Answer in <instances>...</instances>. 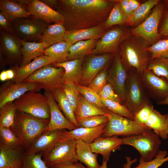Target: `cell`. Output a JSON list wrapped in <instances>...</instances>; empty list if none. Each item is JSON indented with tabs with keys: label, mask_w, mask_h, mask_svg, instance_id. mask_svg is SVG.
<instances>
[{
	"label": "cell",
	"mask_w": 168,
	"mask_h": 168,
	"mask_svg": "<svg viewBox=\"0 0 168 168\" xmlns=\"http://www.w3.org/2000/svg\"><path fill=\"white\" fill-rule=\"evenodd\" d=\"M114 0H58L55 8L64 18L66 30L92 27L104 24Z\"/></svg>",
	"instance_id": "obj_1"
},
{
	"label": "cell",
	"mask_w": 168,
	"mask_h": 168,
	"mask_svg": "<svg viewBox=\"0 0 168 168\" xmlns=\"http://www.w3.org/2000/svg\"><path fill=\"white\" fill-rule=\"evenodd\" d=\"M150 45L143 38L131 34L121 43L118 52L127 71L134 68L140 73L147 68L150 56L146 49Z\"/></svg>",
	"instance_id": "obj_2"
},
{
	"label": "cell",
	"mask_w": 168,
	"mask_h": 168,
	"mask_svg": "<svg viewBox=\"0 0 168 168\" xmlns=\"http://www.w3.org/2000/svg\"><path fill=\"white\" fill-rule=\"evenodd\" d=\"M49 120L16 112L14 122L10 129L19 139L21 145L26 149L35 138L46 129Z\"/></svg>",
	"instance_id": "obj_3"
},
{
	"label": "cell",
	"mask_w": 168,
	"mask_h": 168,
	"mask_svg": "<svg viewBox=\"0 0 168 168\" xmlns=\"http://www.w3.org/2000/svg\"><path fill=\"white\" fill-rule=\"evenodd\" d=\"M108 121L105 131L101 136L109 137L114 136L127 137L140 134L152 130L145 125L114 114L104 108Z\"/></svg>",
	"instance_id": "obj_4"
},
{
	"label": "cell",
	"mask_w": 168,
	"mask_h": 168,
	"mask_svg": "<svg viewBox=\"0 0 168 168\" xmlns=\"http://www.w3.org/2000/svg\"><path fill=\"white\" fill-rule=\"evenodd\" d=\"M127 71L123 104L133 115L144 105L148 102L139 73L134 68L130 69Z\"/></svg>",
	"instance_id": "obj_5"
},
{
	"label": "cell",
	"mask_w": 168,
	"mask_h": 168,
	"mask_svg": "<svg viewBox=\"0 0 168 168\" xmlns=\"http://www.w3.org/2000/svg\"><path fill=\"white\" fill-rule=\"evenodd\" d=\"M16 111L50 120V113L46 96L38 92L29 91L15 100Z\"/></svg>",
	"instance_id": "obj_6"
},
{
	"label": "cell",
	"mask_w": 168,
	"mask_h": 168,
	"mask_svg": "<svg viewBox=\"0 0 168 168\" xmlns=\"http://www.w3.org/2000/svg\"><path fill=\"white\" fill-rule=\"evenodd\" d=\"M77 141L66 137L43 154V159L50 168L78 161Z\"/></svg>",
	"instance_id": "obj_7"
},
{
	"label": "cell",
	"mask_w": 168,
	"mask_h": 168,
	"mask_svg": "<svg viewBox=\"0 0 168 168\" xmlns=\"http://www.w3.org/2000/svg\"><path fill=\"white\" fill-rule=\"evenodd\" d=\"M161 144L159 136L152 130L122 138V145H129L134 147L140 154L141 157L147 162L156 156Z\"/></svg>",
	"instance_id": "obj_8"
},
{
	"label": "cell",
	"mask_w": 168,
	"mask_h": 168,
	"mask_svg": "<svg viewBox=\"0 0 168 168\" xmlns=\"http://www.w3.org/2000/svg\"><path fill=\"white\" fill-rule=\"evenodd\" d=\"M164 6V0H160L143 22L130 29L131 34L143 38L151 45L160 40L158 29Z\"/></svg>",
	"instance_id": "obj_9"
},
{
	"label": "cell",
	"mask_w": 168,
	"mask_h": 168,
	"mask_svg": "<svg viewBox=\"0 0 168 168\" xmlns=\"http://www.w3.org/2000/svg\"><path fill=\"white\" fill-rule=\"evenodd\" d=\"M64 72L62 67L57 68L48 65L37 70L23 82L37 84L45 91L51 93L62 88V77Z\"/></svg>",
	"instance_id": "obj_10"
},
{
	"label": "cell",
	"mask_w": 168,
	"mask_h": 168,
	"mask_svg": "<svg viewBox=\"0 0 168 168\" xmlns=\"http://www.w3.org/2000/svg\"><path fill=\"white\" fill-rule=\"evenodd\" d=\"M15 34L21 40L27 42H40L49 25L33 16L21 17L12 22Z\"/></svg>",
	"instance_id": "obj_11"
},
{
	"label": "cell",
	"mask_w": 168,
	"mask_h": 168,
	"mask_svg": "<svg viewBox=\"0 0 168 168\" xmlns=\"http://www.w3.org/2000/svg\"><path fill=\"white\" fill-rule=\"evenodd\" d=\"M130 31L126 26L109 29L98 40L91 54L118 52L121 43L131 35Z\"/></svg>",
	"instance_id": "obj_12"
},
{
	"label": "cell",
	"mask_w": 168,
	"mask_h": 168,
	"mask_svg": "<svg viewBox=\"0 0 168 168\" xmlns=\"http://www.w3.org/2000/svg\"><path fill=\"white\" fill-rule=\"evenodd\" d=\"M91 54L92 55L88 57L82 64V75L80 83L85 86H88L100 72L108 68L115 55V54L110 53L98 55Z\"/></svg>",
	"instance_id": "obj_13"
},
{
	"label": "cell",
	"mask_w": 168,
	"mask_h": 168,
	"mask_svg": "<svg viewBox=\"0 0 168 168\" xmlns=\"http://www.w3.org/2000/svg\"><path fill=\"white\" fill-rule=\"evenodd\" d=\"M41 89L37 84L23 82L16 83L12 81L4 83L0 88V108L13 102L29 91L38 92Z\"/></svg>",
	"instance_id": "obj_14"
},
{
	"label": "cell",
	"mask_w": 168,
	"mask_h": 168,
	"mask_svg": "<svg viewBox=\"0 0 168 168\" xmlns=\"http://www.w3.org/2000/svg\"><path fill=\"white\" fill-rule=\"evenodd\" d=\"M66 130L44 131L33 141L25 153L28 155L43 154L66 137Z\"/></svg>",
	"instance_id": "obj_15"
},
{
	"label": "cell",
	"mask_w": 168,
	"mask_h": 168,
	"mask_svg": "<svg viewBox=\"0 0 168 168\" xmlns=\"http://www.w3.org/2000/svg\"><path fill=\"white\" fill-rule=\"evenodd\" d=\"M31 16L50 23H63L64 18L59 12L52 9L39 0H21Z\"/></svg>",
	"instance_id": "obj_16"
},
{
	"label": "cell",
	"mask_w": 168,
	"mask_h": 168,
	"mask_svg": "<svg viewBox=\"0 0 168 168\" xmlns=\"http://www.w3.org/2000/svg\"><path fill=\"white\" fill-rule=\"evenodd\" d=\"M128 71L122 62L119 53L115 54L112 65L108 73V82L123 103L125 99V85Z\"/></svg>",
	"instance_id": "obj_17"
},
{
	"label": "cell",
	"mask_w": 168,
	"mask_h": 168,
	"mask_svg": "<svg viewBox=\"0 0 168 168\" xmlns=\"http://www.w3.org/2000/svg\"><path fill=\"white\" fill-rule=\"evenodd\" d=\"M0 52L7 61L15 63L22 61V43L15 35L0 30Z\"/></svg>",
	"instance_id": "obj_18"
},
{
	"label": "cell",
	"mask_w": 168,
	"mask_h": 168,
	"mask_svg": "<svg viewBox=\"0 0 168 168\" xmlns=\"http://www.w3.org/2000/svg\"><path fill=\"white\" fill-rule=\"evenodd\" d=\"M139 74L145 90L151 95L162 99V100L168 96V82L166 80L147 68Z\"/></svg>",
	"instance_id": "obj_19"
},
{
	"label": "cell",
	"mask_w": 168,
	"mask_h": 168,
	"mask_svg": "<svg viewBox=\"0 0 168 168\" xmlns=\"http://www.w3.org/2000/svg\"><path fill=\"white\" fill-rule=\"evenodd\" d=\"M49 107L50 117L45 130L68 129L72 130L77 128L63 115L50 92L45 91Z\"/></svg>",
	"instance_id": "obj_20"
},
{
	"label": "cell",
	"mask_w": 168,
	"mask_h": 168,
	"mask_svg": "<svg viewBox=\"0 0 168 168\" xmlns=\"http://www.w3.org/2000/svg\"><path fill=\"white\" fill-rule=\"evenodd\" d=\"M109 29L107 28L104 23L90 28L66 30L63 36L64 41L72 44L82 40H99Z\"/></svg>",
	"instance_id": "obj_21"
},
{
	"label": "cell",
	"mask_w": 168,
	"mask_h": 168,
	"mask_svg": "<svg viewBox=\"0 0 168 168\" xmlns=\"http://www.w3.org/2000/svg\"><path fill=\"white\" fill-rule=\"evenodd\" d=\"M122 142V138L117 136L105 138L100 136L90 145L93 152L101 154L103 160L108 161L112 152L120 149Z\"/></svg>",
	"instance_id": "obj_22"
},
{
	"label": "cell",
	"mask_w": 168,
	"mask_h": 168,
	"mask_svg": "<svg viewBox=\"0 0 168 168\" xmlns=\"http://www.w3.org/2000/svg\"><path fill=\"white\" fill-rule=\"evenodd\" d=\"M21 146L13 148L0 144V168H22L25 152Z\"/></svg>",
	"instance_id": "obj_23"
},
{
	"label": "cell",
	"mask_w": 168,
	"mask_h": 168,
	"mask_svg": "<svg viewBox=\"0 0 168 168\" xmlns=\"http://www.w3.org/2000/svg\"><path fill=\"white\" fill-rule=\"evenodd\" d=\"M55 63V61L51 57L44 55H42L25 66L16 67L14 69L15 76L12 81L16 83H21L40 68Z\"/></svg>",
	"instance_id": "obj_24"
},
{
	"label": "cell",
	"mask_w": 168,
	"mask_h": 168,
	"mask_svg": "<svg viewBox=\"0 0 168 168\" xmlns=\"http://www.w3.org/2000/svg\"><path fill=\"white\" fill-rule=\"evenodd\" d=\"M107 123L95 128L78 127L69 131L66 130L65 133L67 137L70 138L76 141L81 140L90 144L104 133Z\"/></svg>",
	"instance_id": "obj_25"
},
{
	"label": "cell",
	"mask_w": 168,
	"mask_h": 168,
	"mask_svg": "<svg viewBox=\"0 0 168 168\" xmlns=\"http://www.w3.org/2000/svg\"><path fill=\"white\" fill-rule=\"evenodd\" d=\"M83 61L84 58H81L54 64L56 67H62L64 69V72L62 77L63 83L69 81L75 85L80 83Z\"/></svg>",
	"instance_id": "obj_26"
},
{
	"label": "cell",
	"mask_w": 168,
	"mask_h": 168,
	"mask_svg": "<svg viewBox=\"0 0 168 168\" xmlns=\"http://www.w3.org/2000/svg\"><path fill=\"white\" fill-rule=\"evenodd\" d=\"M0 10L12 22L19 18L28 17L31 16L26 6L17 0H0Z\"/></svg>",
	"instance_id": "obj_27"
},
{
	"label": "cell",
	"mask_w": 168,
	"mask_h": 168,
	"mask_svg": "<svg viewBox=\"0 0 168 168\" xmlns=\"http://www.w3.org/2000/svg\"><path fill=\"white\" fill-rule=\"evenodd\" d=\"M145 125L163 139L168 138V113L162 114L154 109Z\"/></svg>",
	"instance_id": "obj_28"
},
{
	"label": "cell",
	"mask_w": 168,
	"mask_h": 168,
	"mask_svg": "<svg viewBox=\"0 0 168 168\" xmlns=\"http://www.w3.org/2000/svg\"><path fill=\"white\" fill-rule=\"evenodd\" d=\"M76 154L78 161L88 168H100L97 160L98 154L92 152L90 144L81 140L77 141Z\"/></svg>",
	"instance_id": "obj_29"
},
{
	"label": "cell",
	"mask_w": 168,
	"mask_h": 168,
	"mask_svg": "<svg viewBox=\"0 0 168 168\" xmlns=\"http://www.w3.org/2000/svg\"><path fill=\"white\" fill-rule=\"evenodd\" d=\"M21 41L22 45L21 50L22 59L20 67L29 63L32 60L42 55L44 50L47 48L44 42H30Z\"/></svg>",
	"instance_id": "obj_30"
},
{
	"label": "cell",
	"mask_w": 168,
	"mask_h": 168,
	"mask_svg": "<svg viewBox=\"0 0 168 168\" xmlns=\"http://www.w3.org/2000/svg\"><path fill=\"white\" fill-rule=\"evenodd\" d=\"M99 40H90L78 41L72 44L67 61L84 58L91 54Z\"/></svg>",
	"instance_id": "obj_31"
},
{
	"label": "cell",
	"mask_w": 168,
	"mask_h": 168,
	"mask_svg": "<svg viewBox=\"0 0 168 168\" xmlns=\"http://www.w3.org/2000/svg\"><path fill=\"white\" fill-rule=\"evenodd\" d=\"M66 31L63 23L49 25L40 42H44L47 48L53 44L64 41L63 36Z\"/></svg>",
	"instance_id": "obj_32"
},
{
	"label": "cell",
	"mask_w": 168,
	"mask_h": 168,
	"mask_svg": "<svg viewBox=\"0 0 168 168\" xmlns=\"http://www.w3.org/2000/svg\"><path fill=\"white\" fill-rule=\"evenodd\" d=\"M74 114L77 122L82 119L92 116L106 115L103 110L87 101L82 95H79V104Z\"/></svg>",
	"instance_id": "obj_33"
},
{
	"label": "cell",
	"mask_w": 168,
	"mask_h": 168,
	"mask_svg": "<svg viewBox=\"0 0 168 168\" xmlns=\"http://www.w3.org/2000/svg\"><path fill=\"white\" fill-rule=\"evenodd\" d=\"M71 45L63 41L53 44L44 49L43 54L53 58L55 63L65 62L67 61L69 49Z\"/></svg>",
	"instance_id": "obj_34"
},
{
	"label": "cell",
	"mask_w": 168,
	"mask_h": 168,
	"mask_svg": "<svg viewBox=\"0 0 168 168\" xmlns=\"http://www.w3.org/2000/svg\"><path fill=\"white\" fill-rule=\"evenodd\" d=\"M160 0H147L141 4L129 18L130 26H137L150 14L153 7Z\"/></svg>",
	"instance_id": "obj_35"
},
{
	"label": "cell",
	"mask_w": 168,
	"mask_h": 168,
	"mask_svg": "<svg viewBox=\"0 0 168 168\" xmlns=\"http://www.w3.org/2000/svg\"><path fill=\"white\" fill-rule=\"evenodd\" d=\"M51 93L55 101L58 103L59 108L63 112L65 116L77 128H78L74 113L68 103L62 89H57Z\"/></svg>",
	"instance_id": "obj_36"
},
{
	"label": "cell",
	"mask_w": 168,
	"mask_h": 168,
	"mask_svg": "<svg viewBox=\"0 0 168 168\" xmlns=\"http://www.w3.org/2000/svg\"><path fill=\"white\" fill-rule=\"evenodd\" d=\"M115 2L110 14L104 23L105 26L110 28L113 26H130L129 18L121 10L118 2Z\"/></svg>",
	"instance_id": "obj_37"
},
{
	"label": "cell",
	"mask_w": 168,
	"mask_h": 168,
	"mask_svg": "<svg viewBox=\"0 0 168 168\" xmlns=\"http://www.w3.org/2000/svg\"><path fill=\"white\" fill-rule=\"evenodd\" d=\"M147 69L168 82V58H158L150 59Z\"/></svg>",
	"instance_id": "obj_38"
},
{
	"label": "cell",
	"mask_w": 168,
	"mask_h": 168,
	"mask_svg": "<svg viewBox=\"0 0 168 168\" xmlns=\"http://www.w3.org/2000/svg\"><path fill=\"white\" fill-rule=\"evenodd\" d=\"M16 112L13 101L7 103L0 108V127L10 128L14 122Z\"/></svg>",
	"instance_id": "obj_39"
},
{
	"label": "cell",
	"mask_w": 168,
	"mask_h": 168,
	"mask_svg": "<svg viewBox=\"0 0 168 168\" xmlns=\"http://www.w3.org/2000/svg\"><path fill=\"white\" fill-rule=\"evenodd\" d=\"M105 108L118 115L134 120L133 115L123 104L109 99L101 98Z\"/></svg>",
	"instance_id": "obj_40"
},
{
	"label": "cell",
	"mask_w": 168,
	"mask_h": 168,
	"mask_svg": "<svg viewBox=\"0 0 168 168\" xmlns=\"http://www.w3.org/2000/svg\"><path fill=\"white\" fill-rule=\"evenodd\" d=\"M62 89L75 113L79 104L80 95L76 88V85L71 82H63Z\"/></svg>",
	"instance_id": "obj_41"
},
{
	"label": "cell",
	"mask_w": 168,
	"mask_h": 168,
	"mask_svg": "<svg viewBox=\"0 0 168 168\" xmlns=\"http://www.w3.org/2000/svg\"><path fill=\"white\" fill-rule=\"evenodd\" d=\"M0 144L9 147L14 148L21 146L19 138L7 127H0Z\"/></svg>",
	"instance_id": "obj_42"
},
{
	"label": "cell",
	"mask_w": 168,
	"mask_h": 168,
	"mask_svg": "<svg viewBox=\"0 0 168 168\" xmlns=\"http://www.w3.org/2000/svg\"><path fill=\"white\" fill-rule=\"evenodd\" d=\"M146 49L151 54L150 59L168 58V39H160L149 46Z\"/></svg>",
	"instance_id": "obj_43"
},
{
	"label": "cell",
	"mask_w": 168,
	"mask_h": 168,
	"mask_svg": "<svg viewBox=\"0 0 168 168\" xmlns=\"http://www.w3.org/2000/svg\"><path fill=\"white\" fill-rule=\"evenodd\" d=\"M76 87L79 93L87 101L101 109L103 110L105 108L100 97L95 91L88 86L79 84L76 85Z\"/></svg>",
	"instance_id": "obj_44"
},
{
	"label": "cell",
	"mask_w": 168,
	"mask_h": 168,
	"mask_svg": "<svg viewBox=\"0 0 168 168\" xmlns=\"http://www.w3.org/2000/svg\"><path fill=\"white\" fill-rule=\"evenodd\" d=\"M167 155L166 151L159 150L156 156L151 161H145L141 157L138 165L133 168H158L168 161Z\"/></svg>",
	"instance_id": "obj_45"
},
{
	"label": "cell",
	"mask_w": 168,
	"mask_h": 168,
	"mask_svg": "<svg viewBox=\"0 0 168 168\" xmlns=\"http://www.w3.org/2000/svg\"><path fill=\"white\" fill-rule=\"evenodd\" d=\"M43 154L28 155L25 152L22 168H50L42 158Z\"/></svg>",
	"instance_id": "obj_46"
},
{
	"label": "cell",
	"mask_w": 168,
	"mask_h": 168,
	"mask_svg": "<svg viewBox=\"0 0 168 168\" xmlns=\"http://www.w3.org/2000/svg\"><path fill=\"white\" fill-rule=\"evenodd\" d=\"M106 115H95L85 118L78 122L79 127L92 128L107 123Z\"/></svg>",
	"instance_id": "obj_47"
},
{
	"label": "cell",
	"mask_w": 168,
	"mask_h": 168,
	"mask_svg": "<svg viewBox=\"0 0 168 168\" xmlns=\"http://www.w3.org/2000/svg\"><path fill=\"white\" fill-rule=\"evenodd\" d=\"M107 69L108 68H106L100 72L88 85L89 87L98 94L108 82Z\"/></svg>",
	"instance_id": "obj_48"
},
{
	"label": "cell",
	"mask_w": 168,
	"mask_h": 168,
	"mask_svg": "<svg viewBox=\"0 0 168 168\" xmlns=\"http://www.w3.org/2000/svg\"><path fill=\"white\" fill-rule=\"evenodd\" d=\"M154 109L153 106L148 103L145 104L133 115L134 121L139 124L145 125Z\"/></svg>",
	"instance_id": "obj_49"
},
{
	"label": "cell",
	"mask_w": 168,
	"mask_h": 168,
	"mask_svg": "<svg viewBox=\"0 0 168 168\" xmlns=\"http://www.w3.org/2000/svg\"><path fill=\"white\" fill-rule=\"evenodd\" d=\"M165 6L158 29L161 39H168V0H164Z\"/></svg>",
	"instance_id": "obj_50"
},
{
	"label": "cell",
	"mask_w": 168,
	"mask_h": 168,
	"mask_svg": "<svg viewBox=\"0 0 168 168\" xmlns=\"http://www.w3.org/2000/svg\"><path fill=\"white\" fill-rule=\"evenodd\" d=\"M101 98L109 99L123 104L120 97L115 92L112 86L107 83L98 93Z\"/></svg>",
	"instance_id": "obj_51"
},
{
	"label": "cell",
	"mask_w": 168,
	"mask_h": 168,
	"mask_svg": "<svg viewBox=\"0 0 168 168\" xmlns=\"http://www.w3.org/2000/svg\"><path fill=\"white\" fill-rule=\"evenodd\" d=\"M0 29L4 31L15 34L12 22L0 12Z\"/></svg>",
	"instance_id": "obj_52"
},
{
	"label": "cell",
	"mask_w": 168,
	"mask_h": 168,
	"mask_svg": "<svg viewBox=\"0 0 168 168\" xmlns=\"http://www.w3.org/2000/svg\"><path fill=\"white\" fill-rule=\"evenodd\" d=\"M120 8L123 13L129 18L133 12L131 10L129 4L128 0H117Z\"/></svg>",
	"instance_id": "obj_53"
},
{
	"label": "cell",
	"mask_w": 168,
	"mask_h": 168,
	"mask_svg": "<svg viewBox=\"0 0 168 168\" xmlns=\"http://www.w3.org/2000/svg\"><path fill=\"white\" fill-rule=\"evenodd\" d=\"M51 168H88L81 162L76 161L70 163L54 166Z\"/></svg>",
	"instance_id": "obj_54"
},
{
	"label": "cell",
	"mask_w": 168,
	"mask_h": 168,
	"mask_svg": "<svg viewBox=\"0 0 168 168\" xmlns=\"http://www.w3.org/2000/svg\"><path fill=\"white\" fill-rule=\"evenodd\" d=\"M130 7L133 12L136 10L141 4L136 0H128Z\"/></svg>",
	"instance_id": "obj_55"
},
{
	"label": "cell",
	"mask_w": 168,
	"mask_h": 168,
	"mask_svg": "<svg viewBox=\"0 0 168 168\" xmlns=\"http://www.w3.org/2000/svg\"><path fill=\"white\" fill-rule=\"evenodd\" d=\"M46 5L53 10H55V8L57 3V0H41Z\"/></svg>",
	"instance_id": "obj_56"
},
{
	"label": "cell",
	"mask_w": 168,
	"mask_h": 168,
	"mask_svg": "<svg viewBox=\"0 0 168 168\" xmlns=\"http://www.w3.org/2000/svg\"><path fill=\"white\" fill-rule=\"evenodd\" d=\"M127 162L123 165V168H130L131 166L134 163L136 162L137 161V159L135 158L133 160H131V158L129 156L126 157Z\"/></svg>",
	"instance_id": "obj_57"
},
{
	"label": "cell",
	"mask_w": 168,
	"mask_h": 168,
	"mask_svg": "<svg viewBox=\"0 0 168 168\" xmlns=\"http://www.w3.org/2000/svg\"><path fill=\"white\" fill-rule=\"evenodd\" d=\"M8 80H13L15 76L14 69H9L6 70Z\"/></svg>",
	"instance_id": "obj_58"
},
{
	"label": "cell",
	"mask_w": 168,
	"mask_h": 168,
	"mask_svg": "<svg viewBox=\"0 0 168 168\" xmlns=\"http://www.w3.org/2000/svg\"><path fill=\"white\" fill-rule=\"evenodd\" d=\"M0 80L1 81H5L8 80L6 70H3L1 72Z\"/></svg>",
	"instance_id": "obj_59"
},
{
	"label": "cell",
	"mask_w": 168,
	"mask_h": 168,
	"mask_svg": "<svg viewBox=\"0 0 168 168\" xmlns=\"http://www.w3.org/2000/svg\"><path fill=\"white\" fill-rule=\"evenodd\" d=\"M158 104L159 105H168V96L164 100L160 101L158 102Z\"/></svg>",
	"instance_id": "obj_60"
},
{
	"label": "cell",
	"mask_w": 168,
	"mask_h": 168,
	"mask_svg": "<svg viewBox=\"0 0 168 168\" xmlns=\"http://www.w3.org/2000/svg\"><path fill=\"white\" fill-rule=\"evenodd\" d=\"M108 161L103 160L101 166H100V168H107V163ZM116 168H122L120 167H117Z\"/></svg>",
	"instance_id": "obj_61"
}]
</instances>
